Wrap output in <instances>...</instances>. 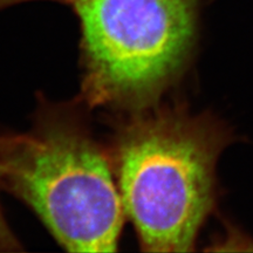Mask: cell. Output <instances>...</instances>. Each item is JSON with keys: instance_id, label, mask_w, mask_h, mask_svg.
<instances>
[{"instance_id": "cell-1", "label": "cell", "mask_w": 253, "mask_h": 253, "mask_svg": "<svg viewBox=\"0 0 253 253\" xmlns=\"http://www.w3.org/2000/svg\"><path fill=\"white\" fill-rule=\"evenodd\" d=\"M77 112L49 107L28 132L0 136V185L69 252L118 250L125 209L112 164Z\"/></svg>"}, {"instance_id": "cell-2", "label": "cell", "mask_w": 253, "mask_h": 253, "mask_svg": "<svg viewBox=\"0 0 253 253\" xmlns=\"http://www.w3.org/2000/svg\"><path fill=\"white\" fill-rule=\"evenodd\" d=\"M221 147L213 123L181 113L144 114L120 132L118 188L144 251H191L212 208Z\"/></svg>"}, {"instance_id": "cell-3", "label": "cell", "mask_w": 253, "mask_h": 253, "mask_svg": "<svg viewBox=\"0 0 253 253\" xmlns=\"http://www.w3.org/2000/svg\"><path fill=\"white\" fill-rule=\"evenodd\" d=\"M82 31V96L90 107H142L184 63L195 0H73Z\"/></svg>"}, {"instance_id": "cell-4", "label": "cell", "mask_w": 253, "mask_h": 253, "mask_svg": "<svg viewBox=\"0 0 253 253\" xmlns=\"http://www.w3.org/2000/svg\"><path fill=\"white\" fill-rule=\"evenodd\" d=\"M19 250H21L20 242L9 229L0 208V252H12Z\"/></svg>"}, {"instance_id": "cell-5", "label": "cell", "mask_w": 253, "mask_h": 253, "mask_svg": "<svg viewBox=\"0 0 253 253\" xmlns=\"http://www.w3.org/2000/svg\"><path fill=\"white\" fill-rule=\"evenodd\" d=\"M27 1V0H0V9L7 7V6L18 4V2Z\"/></svg>"}]
</instances>
